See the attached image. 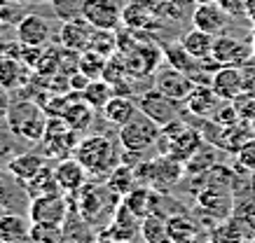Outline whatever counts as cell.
Returning a JSON list of instances; mask_svg holds the SVG:
<instances>
[{"label":"cell","instance_id":"1","mask_svg":"<svg viewBox=\"0 0 255 243\" xmlns=\"http://www.w3.org/2000/svg\"><path fill=\"white\" fill-rule=\"evenodd\" d=\"M47 122H49L47 110L38 101H31V98H16V101H12L7 119H5L7 129L23 143L42 141Z\"/></svg>","mask_w":255,"mask_h":243},{"label":"cell","instance_id":"2","mask_svg":"<svg viewBox=\"0 0 255 243\" xmlns=\"http://www.w3.org/2000/svg\"><path fill=\"white\" fill-rule=\"evenodd\" d=\"M73 157L85 166L87 173H92V175H106V178L120 164V152H117L115 143L103 134H92V136L80 138Z\"/></svg>","mask_w":255,"mask_h":243},{"label":"cell","instance_id":"3","mask_svg":"<svg viewBox=\"0 0 255 243\" xmlns=\"http://www.w3.org/2000/svg\"><path fill=\"white\" fill-rule=\"evenodd\" d=\"M201 145H204L201 131L183 122V119H176V122L159 129V138H157L159 155H166V157L176 159L180 164H185Z\"/></svg>","mask_w":255,"mask_h":243},{"label":"cell","instance_id":"4","mask_svg":"<svg viewBox=\"0 0 255 243\" xmlns=\"http://www.w3.org/2000/svg\"><path fill=\"white\" fill-rule=\"evenodd\" d=\"M159 129L162 126L152 122V119L143 115L138 110V115L129 119L124 126H120L117 131V141L127 152H136V155H145L147 150H152L159 138Z\"/></svg>","mask_w":255,"mask_h":243},{"label":"cell","instance_id":"5","mask_svg":"<svg viewBox=\"0 0 255 243\" xmlns=\"http://www.w3.org/2000/svg\"><path fill=\"white\" fill-rule=\"evenodd\" d=\"M42 155L47 159H66L73 157V152L80 143V134L75 129H70L63 117H49L42 136Z\"/></svg>","mask_w":255,"mask_h":243},{"label":"cell","instance_id":"6","mask_svg":"<svg viewBox=\"0 0 255 243\" xmlns=\"http://www.w3.org/2000/svg\"><path fill=\"white\" fill-rule=\"evenodd\" d=\"M120 56L124 59V68L129 73V78H147V75H155V71L164 61L162 47H157L155 42H150V40H140L131 52L120 54Z\"/></svg>","mask_w":255,"mask_h":243},{"label":"cell","instance_id":"7","mask_svg":"<svg viewBox=\"0 0 255 243\" xmlns=\"http://www.w3.org/2000/svg\"><path fill=\"white\" fill-rule=\"evenodd\" d=\"M152 82H155V89L159 94H164L171 101L180 103V105L187 101V96L192 94V89L197 86V82L192 78H187L185 73L171 68L169 63L157 68L155 75H152Z\"/></svg>","mask_w":255,"mask_h":243},{"label":"cell","instance_id":"8","mask_svg":"<svg viewBox=\"0 0 255 243\" xmlns=\"http://www.w3.org/2000/svg\"><path fill=\"white\" fill-rule=\"evenodd\" d=\"M136 103H138L140 112L147 115V117L152 119V122H157L159 126H166V124H171V122L180 119V108H183V105L176 101H171V98H166L164 94H159L155 86L143 91Z\"/></svg>","mask_w":255,"mask_h":243},{"label":"cell","instance_id":"9","mask_svg":"<svg viewBox=\"0 0 255 243\" xmlns=\"http://www.w3.org/2000/svg\"><path fill=\"white\" fill-rule=\"evenodd\" d=\"M70 201L63 194L35 196L28 201V220L31 222H49V225H63L68 218Z\"/></svg>","mask_w":255,"mask_h":243},{"label":"cell","instance_id":"10","mask_svg":"<svg viewBox=\"0 0 255 243\" xmlns=\"http://www.w3.org/2000/svg\"><path fill=\"white\" fill-rule=\"evenodd\" d=\"M82 19L94 28L115 31L122 24V5L117 0H82Z\"/></svg>","mask_w":255,"mask_h":243},{"label":"cell","instance_id":"11","mask_svg":"<svg viewBox=\"0 0 255 243\" xmlns=\"http://www.w3.org/2000/svg\"><path fill=\"white\" fill-rule=\"evenodd\" d=\"M213 59H216L218 66H246L253 54H251V40H239L230 35V33H223V35H216V42H213Z\"/></svg>","mask_w":255,"mask_h":243},{"label":"cell","instance_id":"12","mask_svg":"<svg viewBox=\"0 0 255 243\" xmlns=\"http://www.w3.org/2000/svg\"><path fill=\"white\" fill-rule=\"evenodd\" d=\"M190 21H192L194 28H199L204 33H211V35H223L230 28V21L232 16L227 14L220 2L213 0V2H201V5H194L192 14H190Z\"/></svg>","mask_w":255,"mask_h":243},{"label":"cell","instance_id":"13","mask_svg":"<svg viewBox=\"0 0 255 243\" xmlns=\"http://www.w3.org/2000/svg\"><path fill=\"white\" fill-rule=\"evenodd\" d=\"M209 86L220 101H234L237 96L246 91V82H244V71L237 66H220L213 75H211Z\"/></svg>","mask_w":255,"mask_h":243},{"label":"cell","instance_id":"14","mask_svg":"<svg viewBox=\"0 0 255 243\" xmlns=\"http://www.w3.org/2000/svg\"><path fill=\"white\" fill-rule=\"evenodd\" d=\"M197 208L216 220L227 218L230 211H232V196L227 192V185L209 182L206 187H201L199 196H197Z\"/></svg>","mask_w":255,"mask_h":243},{"label":"cell","instance_id":"15","mask_svg":"<svg viewBox=\"0 0 255 243\" xmlns=\"http://www.w3.org/2000/svg\"><path fill=\"white\" fill-rule=\"evenodd\" d=\"M140 222H143V220H140L136 213L129 211V206L120 199L115 206V213H113V222L108 225L106 232L124 243H131L140 236Z\"/></svg>","mask_w":255,"mask_h":243},{"label":"cell","instance_id":"16","mask_svg":"<svg viewBox=\"0 0 255 243\" xmlns=\"http://www.w3.org/2000/svg\"><path fill=\"white\" fill-rule=\"evenodd\" d=\"M92 33H94V26L87 24L82 16L78 19H70L66 24L61 26L59 31V42H61L63 49H70V52H87L89 49V42H92Z\"/></svg>","mask_w":255,"mask_h":243},{"label":"cell","instance_id":"17","mask_svg":"<svg viewBox=\"0 0 255 243\" xmlns=\"http://www.w3.org/2000/svg\"><path fill=\"white\" fill-rule=\"evenodd\" d=\"M54 173H56V182H59L61 192L63 194H68V196L85 187L87 175H89V173L85 171V166L80 164L75 157L59 159V164L54 166Z\"/></svg>","mask_w":255,"mask_h":243},{"label":"cell","instance_id":"18","mask_svg":"<svg viewBox=\"0 0 255 243\" xmlns=\"http://www.w3.org/2000/svg\"><path fill=\"white\" fill-rule=\"evenodd\" d=\"M49 24L38 14H23L16 24V40L21 45H33V47H45L49 42Z\"/></svg>","mask_w":255,"mask_h":243},{"label":"cell","instance_id":"19","mask_svg":"<svg viewBox=\"0 0 255 243\" xmlns=\"http://www.w3.org/2000/svg\"><path fill=\"white\" fill-rule=\"evenodd\" d=\"M187 108V112L197 119H209L216 108L220 105V98L213 94V89L209 84H197L192 89V94L187 96V101L183 103Z\"/></svg>","mask_w":255,"mask_h":243},{"label":"cell","instance_id":"20","mask_svg":"<svg viewBox=\"0 0 255 243\" xmlns=\"http://www.w3.org/2000/svg\"><path fill=\"white\" fill-rule=\"evenodd\" d=\"M101 115H103V119H106L108 124L120 129V126H124L129 119H133L138 115V103L131 101V96L115 94L103 108H101Z\"/></svg>","mask_w":255,"mask_h":243},{"label":"cell","instance_id":"21","mask_svg":"<svg viewBox=\"0 0 255 243\" xmlns=\"http://www.w3.org/2000/svg\"><path fill=\"white\" fill-rule=\"evenodd\" d=\"M45 164H47L45 155H38V152H19L9 162H5V171L12 178H16V180L26 182V180H31Z\"/></svg>","mask_w":255,"mask_h":243},{"label":"cell","instance_id":"22","mask_svg":"<svg viewBox=\"0 0 255 243\" xmlns=\"http://www.w3.org/2000/svg\"><path fill=\"white\" fill-rule=\"evenodd\" d=\"M124 204L129 206V211L136 213L140 220L147 218V215H152L155 211V206L162 201V194L157 192V189L147 187V185H136V187L129 192V194L122 199Z\"/></svg>","mask_w":255,"mask_h":243},{"label":"cell","instance_id":"23","mask_svg":"<svg viewBox=\"0 0 255 243\" xmlns=\"http://www.w3.org/2000/svg\"><path fill=\"white\" fill-rule=\"evenodd\" d=\"M61 117L70 129H75L78 134H82V131H89L94 124V108L87 101H82L80 94H75V98L66 105Z\"/></svg>","mask_w":255,"mask_h":243},{"label":"cell","instance_id":"24","mask_svg":"<svg viewBox=\"0 0 255 243\" xmlns=\"http://www.w3.org/2000/svg\"><path fill=\"white\" fill-rule=\"evenodd\" d=\"M122 24L127 26V28L138 31V33H147V31L162 28V21L157 19L155 12L140 7V5H133V2H129L127 7H122Z\"/></svg>","mask_w":255,"mask_h":243},{"label":"cell","instance_id":"25","mask_svg":"<svg viewBox=\"0 0 255 243\" xmlns=\"http://www.w3.org/2000/svg\"><path fill=\"white\" fill-rule=\"evenodd\" d=\"M31 234L28 220L19 213H2L0 215V241L5 243H26Z\"/></svg>","mask_w":255,"mask_h":243},{"label":"cell","instance_id":"26","mask_svg":"<svg viewBox=\"0 0 255 243\" xmlns=\"http://www.w3.org/2000/svg\"><path fill=\"white\" fill-rule=\"evenodd\" d=\"M23 187L28 192V199H35V196H47V194H63L59 182H56V173L52 166H42L31 180L23 182Z\"/></svg>","mask_w":255,"mask_h":243},{"label":"cell","instance_id":"27","mask_svg":"<svg viewBox=\"0 0 255 243\" xmlns=\"http://www.w3.org/2000/svg\"><path fill=\"white\" fill-rule=\"evenodd\" d=\"M213 42H216V35H211V33H204L199 28H190V31L180 38V45L187 49V54L194 56L197 61H204V59H209L213 54Z\"/></svg>","mask_w":255,"mask_h":243},{"label":"cell","instance_id":"28","mask_svg":"<svg viewBox=\"0 0 255 243\" xmlns=\"http://www.w3.org/2000/svg\"><path fill=\"white\" fill-rule=\"evenodd\" d=\"M136 185H138V180H136L133 166L122 164V162H120V164L108 173V178H106V187H108L115 196H120V199H124Z\"/></svg>","mask_w":255,"mask_h":243},{"label":"cell","instance_id":"29","mask_svg":"<svg viewBox=\"0 0 255 243\" xmlns=\"http://www.w3.org/2000/svg\"><path fill=\"white\" fill-rule=\"evenodd\" d=\"M216 145L204 141L197 152L185 162V173L187 175H201V173H209L213 166H218V155H216Z\"/></svg>","mask_w":255,"mask_h":243},{"label":"cell","instance_id":"30","mask_svg":"<svg viewBox=\"0 0 255 243\" xmlns=\"http://www.w3.org/2000/svg\"><path fill=\"white\" fill-rule=\"evenodd\" d=\"M140 236H143V243H171L169 229H166V218L159 215V213H152V215L143 218Z\"/></svg>","mask_w":255,"mask_h":243},{"label":"cell","instance_id":"31","mask_svg":"<svg viewBox=\"0 0 255 243\" xmlns=\"http://www.w3.org/2000/svg\"><path fill=\"white\" fill-rule=\"evenodd\" d=\"M23 84V66L19 59L9 54H2L0 56V86L2 89H19Z\"/></svg>","mask_w":255,"mask_h":243},{"label":"cell","instance_id":"32","mask_svg":"<svg viewBox=\"0 0 255 243\" xmlns=\"http://www.w3.org/2000/svg\"><path fill=\"white\" fill-rule=\"evenodd\" d=\"M166 229H169L171 243H190L199 234V227L185 215H169L166 218Z\"/></svg>","mask_w":255,"mask_h":243},{"label":"cell","instance_id":"33","mask_svg":"<svg viewBox=\"0 0 255 243\" xmlns=\"http://www.w3.org/2000/svg\"><path fill=\"white\" fill-rule=\"evenodd\" d=\"M80 96H82V101H87L94 110H101L113 96H115V89H113L106 80L99 78V80H92V82L80 91Z\"/></svg>","mask_w":255,"mask_h":243},{"label":"cell","instance_id":"34","mask_svg":"<svg viewBox=\"0 0 255 243\" xmlns=\"http://www.w3.org/2000/svg\"><path fill=\"white\" fill-rule=\"evenodd\" d=\"M31 243H66L63 239V225H49V222H31Z\"/></svg>","mask_w":255,"mask_h":243},{"label":"cell","instance_id":"35","mask_svg":"<svg viewBox=\"0 0 255 243\" xmlns=\"http://www.w3.org/2000/svg\"><path fill=\"white\" fill-rule=\"evenodd\" d=\"M106 61H108V56L99 54V52H92V49H87L82 52L78 59V71L82 75H87L89 80H99L103 75V68H106Z\"/></svg>","mask_w":255,"mask_h":243},{"label":"cell","instance_id":"36","mask_svg":"<svg viewBox=\"0 0 255 243\" xmlns=\"http://www.w3.org/2000/svg\"><path fill=\"white\" fill-rule=\"evenodd\" d=\"M241 225H244V222H241L239 218L227 220V222H223V225H218V227L213 229L211 239H213V243H241L244 241Z\"/></svg>","mask_w":255,"mask_h":243},{"label":"cell","instance_id":"37","mask_svg":"<svg viewBox=\"0 0 255 243\" xmlns=\"http://www.w3.org/2000/svg\"><path fill=\"white\" fill-rule=\"evenodd\" d=\"M92 52H99L103 56H113L117 54V35L113 31H103V28H94L92 33V42H89Z\"/></svg>","mask_w":255,"mask_h":243},{"label":"cell","instance_id":"38","mask_svg":"<svg viewBox=\"0 0 255 243\" xmlns=\"http://www.w3.org/2000/svg\"><path fill=\"white\" fill-rule=\"evenodd\" d=\"M211 119L220 126H232V124H237L241 117H239V110H237V105H234L232 101H220V105H218L216 112L211 115Z\"/></svg>","mask_w":255,"mask_h":243},{"label":"cell","instance_id":"39","mask_svg":"<svg viewBox=\"0 0 255 243\" xmlns=\"http://www.w3.org/2000/svg\"><path fill=\"white\" fill-rule=\"evenodd\" d=\"M16 141H19V138L9 131L7 124H0V164H2V162H9V159L16 155V150H19Z\"/></svg>","mask_w":255,"mask_h":243},{"label":"cell","instance_id":"40","mask_svg":"<svg viewBox=\"0 0 255 243\" xmlns=\"http://www.w3.org/2000/svg\"><path fill=\"white\" fill-rule=\"evenodd\" d=\"M237 164L248 173H255V136L248 138L239 150H237Z\"/></svg>","mask_w":255,"mask_h":243},{"label":"cell","instance_id":"41","mask_svg":"<svg viewBox=\"0 0 255 243\" xmlns=\"http://www.w3.org/2000/svg\"><path fill=\"white\" fill-rule=\"evenodd\" d=\"M9 105H12L9 91L0 86V124H5V119H7V112H9Z\"/></svg>","mask_w":255,"mask_h":243},{"label":"cell","instance_id":"42","mask_svg":"<svg viewBox=\"0 0 255 243\" xmlns=\"http://www.w3.org/2000/svg\"><path fill=\"white\" fill-rule=\"evenodd\" d=\"M129 2H133V5H140V7L150 9V12H155L159 9V5H162V0H129Z\"/></svg>","mask_w":255,"mask_h":243},{"label":"cell","instance_id":"43","mask_svg":"<svg viewBox=\"0 0 255 243\" xmlns=\"http://www.w3.org/2000/svg\"><path fill=\"white\" fill-rule=\"evenodd\" d=\"M246 19L251 28L255 31V0H246Z\"/></svg>","mask_w":255,"mask_h":243},{"label":"cell","instance_id":"44","mask_svg":"<svg viewBox=\"0 0 255 243\" xmlns=\"http://www.w3.org/2000/svg\"><path fill=\"white\" fill-rule=\"evenodd\" d=\"M96 243H124V241H120V239H115V236H110L108 232H103V234H99V239H96Z\"/></svg>","mask_w":255,"mask_h":243},{"label":"cell","instance_id":"45","mask_svg":"<svg viewBox=\"0 0 255 243\" xmlns=\"http://www.w3.org/2000/svg\"><path fill=\"white\" fill-rule=\"evenodd\" d=\"M190 243H213V239H211L209 234H197Z\"/></svg>","mask_w":255,"mask_h":243},{"label":"cell","instance_id":"46","mask_svg":"<svg viewBox=\"0 0 255 243\" xmlns=\"http://www.w3.org/2000/svg\"><path fill=\"white\" fill-rule=\"evenodd\" d=\"M7 47H9V42L5 38H2V33H0V56L5 54V52H7Z\"/></svg>","mask_w":255,"mask_h":243},{"label":"cell","instance_id":"47","mask_svg":"<svg viewBox=\"0 0 255 243\" xmlns=\"http://www.w3.org/2000/svg\"><path fill=\"white\" fill-rule=\"evenodd\" d=\"M251 54H253V61H255V31L251 35Z\"/></svg>","mask_w":255,"mask_h":243},{"label":"cell","instance_id":"48","mask_svg":"<svg viewBox=\"0 0 255 243\" xmlns=\"http://www.w3.org/2000/svg\"><path fill=\"white\" fill-rule=\"evenodd\" d=\"M194 5H201V2H213V0H192Z\"/></svg>","mask_w":255,"mask_h":243},{"label":"cell","instance_id":"49","mask_svg":"<svg viewBox=\"0 0 255 243\" xmlns=\"http://www.w3.org/2000/svg\"><path fill=\"white\" fill-rule=\"evenodd\" d=\"M12 2H19V5H21V2H35V0H12Z\"/></svg>","mask_w":255,"mask_h":243},{"label":"cell","instance_id":"50","mask_svg":"<svg viewBox=\"0 0 255 243\" xmlns=\"http://www.w3.org/2000/svg\"><path fill=\"white\" fill-rule=\"evenodd\" d=\"M251 129H253V134H255V117L251 119Z\"/></svg>","mask_w":255,"mask_h":243},{"label":"cell","instance_id":"51","mask_svg":"<svg viewBox=\"0 0 255 243\" xmlns=\"http://www.w3.org/2000/svg\"><path fill=\"white\" fill-rule=\"evenodd\" d=\"M35 2H54V0H35Z\"/></svg>","mask_w":255,"mask_h":243},{"label":"cell","instance_id":"52","mask_svg":"<svg viewBox=\"0 0 255 243\" xmlns=\"http://www.w3.org/2000/svg\"><path fill=\"white\" fill-rule=\"evenodd\" d=\"M0 243H5V241H0Z\"/></svg>","mask_w":255,"mask_h":243},{"label":"cell","instance_id":"53","mask_svg":"<svg viewBox=\"0 0 255 243\" xmlns=\"http://www.w3.org/2000/svg\"><path fill=\"white\" fill-rule=\"evenodd\" d=\"M253 96H255V91H253Z\"/></svg>","mask_w":255,"mask_h":243},{"label":"cell","instance_id":"54","mask_svg":"<svg viewBox=\"0 0 255 243\" xmlns=\"http://www.w3.org/2000/svg\"><path fill=\"white\" fill-rule=\"evenodd\" d=\"M253 175H255V173H253Z\"/></svg>","mask_w":255,"mask_h":243}]
</instances>
